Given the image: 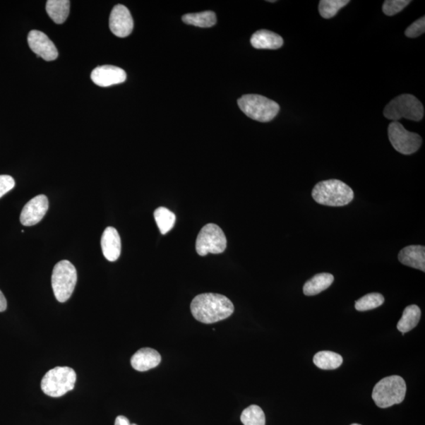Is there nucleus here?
I'll return each instance as SVG.
<instances>
[{
    "instance_id": "obj_1",
    "label": "nucleus",
    "mask_w": 425,
    "mask_h": 425,
    "mask_svg": "<svg viewBox=\"0 0 425 425\" xmlns=\"http://www.w3.org/2000/svg\"><path fill=\"white\" fill-rule=\"evenodd\" d=\"M193 317L204 324L216 323L228 318L234 312L231 300L220 294H198L191 304Z\"/></svg>"
},
{
    "instance_id": "obj_2",
    "label": "nucleus",
    "mask_w": 425,
    "mask_h": 425,
    "mask_svg": "<svg viewBox=\"0 0 425 425\" xmlns=\"http://www.w3.org/2000/svg\"><path fill=\"white\" fill-rule=\"evenodd\" d=\"M315 202L328 207H344L354 200L351 187L340 180H328L318 183L312 191Z\"/></svg>"
},
{
    "instance_id": "obj_3",
    "label": "nucleus",
    "mask_w": 425,
    "mask_h": 425,
    "mask_svg": "<svg viewBox=\"0 0 425 425\" xmlns=\"http://www.w3.org/2000/svg\"><path fill=\"white\" fill-rule=\"evenodd\" d=\"M406 393L407 385L402 377L390 376L376 383L372 397L377 407L385 409L402 402Z\"/></svg>"
},
{
    "instance_id": "obj_4",
    "label": "nucleus",
    "mask_w": 425,
    "mask_h": 425,
    "mask_svg": "<svg viewBox=\"0 0 425 425\" xmlns=\"http://www.w3.org/2000/svg\"><path fill=\"white\" fill-rule=\"evenodd\" d=\"M385 118L393 121L406 119L420 121L424 115V106L414 95L403 94L390 101L383 109Z\"/></svg>"
},
{
    "instance_id": "obj_5",
    "label": "nucleus",
    "mask_w": 425,
    "mask_h": 425,
    "mask_svg": "<svg viewBox=\"0 0 425 425\" xmlns=\"http://www.w3.org/2000/svg\"><path fill=\"white\" fill-rule=\"evenodd\" d=\"M76 381L77 374L73 369L58 366L44 375L40 387L45 395L59 397L72 390Z\"/></svg>"
},
{
    "instance_id": "obj_6",
    "label": "nucleus",
    "mask_w": 425,
    "mask_h": 425,
    "mask_svg": "<svg viewBox=\"0 0 425 425\" xmlns=\"http://www.w3.org/2000/svg\"><path fill=\"white\" fill-rule=\"evenodd\" d=\"M238 105L249 118L260 122H269L278 114L277 102L260 95H245L238 100Z\"/></svg>"
},
{
    "instance_id": "obj_7",
    "label": "nucleus",
    "mask_w": 425,
    "mask_h": 425,
    "mask_svg": "<svg viewBox=\"0 0 425 425\" xmlns=\"http://www.w3.org/2000/svg\"><path fill=\"white\" fill-rule=\"evenodd\" d=\"M77 281V270L71 262L64 260L54 267L52 277V289L54 297L60 303H65L71 297Z\"/></svg>"
},
{
    "instance_id": "obj_8",
    "label": "nucleus",
    "mask_w": 425,
    "mask_h": 425,
    "mask_svg": "<svg viewBox=\"0 0 425 425\" xmlns=\"http://www.w3.org/2000/svg\"><path fill=\"white\" fill-rule=\"evenodd\" d=\"M227 248V239L222 229L212 223L205 225L196 239V249L198 256L221 253Z\"/></svg>"
},
{
    "instance_id": "obj_9",
    "label": "nucleus",
    "mask_w": 425,
    "mask_h": 425,
    "mask_svg": "<svg viewBox=\"0 0 425 425\" xmlns=\"http://www.w3.org/2000/svg\"><path fill=\"white\" fill-rule=\"evenodd\" d=\"M388 137L393 148L402 155H412L422 145L420 135L407 131L401 123L393 121L388 126Z\"/></svg>"
},
{
    "instance_id": "obj_10",
    "label": "nucleus",
    "mask_w": 425,
    "mask_h": 425,
    "mask_svg": "<svg viewBox=\"0 0 425 425\" xmlns=\"http://www.w3.org/2000/svg\"><path fill=\"white\" fill-rule=\"evenodd\" d=\"M49 208V198L44 195H39L27 203L20 216V222L24 226L38 224Z\"/></svg>"
},
{
    "instance_id": "obj_11",
    "label": "nucleus",
    "mask_w": 425,
    "mask_h": 425,
    "mask_svg": "<svg viewBox=\"0 0 425 425\" xmlns=\"http://www.w3.org/2000/svg\"><path fill=\"white\" fill-rule=\"evenodd\" d=\"M133 19L126 6L118 4L113 8L109 16V29L116 37L124 38L133 30Z\"/></svg>"
},
{
    "instance_id": "obj_12",
    "label": "nucleus",
    "mask_w": 425,
    "mask_h": 425,
    "mask_svg": "<svg viewBox=\"0 0 425 425\" xmlns=\"http://www.w3.org/2000/svg\"><path fill=\"white\" fill-rule=\"evenodd\" d=\"M28 44L31 50L45 61L56 60L59 56L56 46L42 32L32 30L28 35Z\"/></svg>"
},
{
    "instance_id": "obj_13",
    "label": "nucleus",
    "mask_w": 425,
    "mask_h": 425,
    "mask_svg": "<svg viewBox=\"0 0 425 425\" xmlns=\"http://www.w3.org/2000/svg\"><path fill=\"white\" fill-rule=\"evenodd\" d=\"M91 78L98 86L109 87L125 82L126 73L118 66H102L94 68Z\"/></svg>"
},
{
    "instance_id": "obj_14",
    "label": "nucleus",
    "mask_w": 425,
    "mask_h": 425,
    "mask_svg": "<svg viewBox=\"0 0 425 425\" xmlns=\"http://www.w3.org/2000/svg\"><path fill=\"white\" fill-rule=\"evenodd\" d=\"M102 253L109 262L118 260L121 251V242L119 233L113 227H107L101 238Z\"/></svg>"
},
{
    "instance_id": "obj_15",
    "label": "nucleus",
    "mask_w": 425,
    "mask_h": 425,
    "mask_svg": "<svg viewBox=\"0 0 425 425\" xmlns=\"http://www.w3.org/2000/svg\"><path fill=\"white\" fill-rule=\"evenodd\" d=\"M162 358L159 352L152 348H142L136 352L132 359L131 365L136 371L145 372L160 364Z\"/></svg>"
},
{
    "instance_id": "obj_16",
    "label": "nucleus",
    "mask_w": 425,
    "mask_h": 425,
    "mask_svg": "<svg viewBox=\"0 0 425 425\" xmlns=\"http://www.w3.org/2000/svg\"><path fill=\"white\" fill-rule=\"evenodd\" d=\"M400 262L414 269L425 272V248L421 245H411L400 251Z\"/></svg>"
},
{
    "instance_id": "obj_17",
    "label": "nucleus",
    "mask_w": 425,
    "mask_h": 425,
    "mask_svg": "<svg viewBox=\"0 0 425 425\" xmlns=\"http://www.w3.org/2000/svg\"><path fill=\"white\" fill-rule=\"evenodd\" d=\"M251 43L256 49L276 50L283 46L284 40L275 32L262 30L253 34Z\"/></svg>"
},
{
    "instance_id": "obj_18",
    "label": "nucleus",
    "mask_w": 425,
    "mask_h": 425,
    "mask_svg": "<svg viewBox=\"0 0 425 425\" xmlns=\"http://www.w3.org/2000/svg\"><path fill=\"white\" fill-rule=\"evenodd\" d=\"M334 281V277L331 273H319L315 275L311 280L306 281L304 287V293L305 296H316L321 292H323L330 287Z\"/></svg>"
},
{
    "instance_id": "obj_19",
    "label": "nucleus",
    "mask_w": 425,
    "mask_h": 425,
    "mask_svg": "<svg viewBox=\"0 0 425 425\" xmlns=\"http://www.w3.org/2000/svg\"><path fill=\"white\" fill-rule=\"evenodd\" d=\"M71 1L68 0H49L46 4V11L50 18L56 24L66 22L70 13Z\"/></svg>"
},
{
    "instance_id": "obj_20",
    "label": "nucleus",
    "mask_w": 425,
    "mask_h": 425,
    "mask_svg": "<svg viewBox=\"0 0 425 425\" xmlns=\"http://www.w3.org/2000/svg\"><path fill=\"white\" fill-rule=\"evenodd\" d=\"M421 311L417 305H411L406 308L402 313V318L397 325L402 335L412 330L419 323Z\"/></svg>"
},
{
    "instance_id": "obj_21",
    "label": "nucleus",
    "mask_w": 425,
    "mask_h": 425,
    "mask_svg": "<svg viewBox=\"0 0 425 425\" xmlns=\"http://www.w3.org/2000/svg\"><path fill=\"white\" fill-rule=\"evenodd\" d=\"M182 20L185 24L201 27V28H210L217 23L215 13L210 11L188 13L182 17Z\"/></svg>"
},
{
    "instance_id": "obj_22",
    "label": "nucleus",
    "mask_w": 425,
    "mask_h": 425,
    "mask_svg": "<svg viewBox=\"0 0 425 425\" xmlns=\"http://www.w3.org/2000/svg\"><path fill=\"white\" fill-rule=\"evenodd\" d=\"M313 363L321 369H337L342 365V358L341 355L335 352H320L314 355Z\"/></svg>"
},
{
    "instance_id": "obj_23",
    "label": "nucleus",
    "mask_w": 425,
    "mask_h": 425,
    "mask_svg": "<svg viewBox=\"0 0 425 425\" xmlns=\"http://www.w3.org/2000/svg\"><path fill=\"white\" fill-rule=\"evenodd\" d=\"M155 222L162 235L167 234L174 228L176 216L166 208H159L154 212Z\"/></svg>"
},
{
    "instance_id": "obj_24",
    "label": "nucleus",
    "mask_w": 425,
    "mask_h": 425,
    "mask_svg": "<svg viewBox=\"0 0 425 425\" xmlns=\"http://www.w3.org/2000/svg\"><path fill=\"white\" fill-rule=\"evenodd\" d=\"M241 421L244 425H265V416L261 407L251 405L243 411Z\"/></svg>"
},
{
    "instance_id": "obj_25",
    "label": "nucleus",
    "mask_w": 425,
    "mask_h": 425,
    "mask_svg": "<svg viewBox=\"0 0 425 425\" xmlns=\"http://www.w3.org/2000/svg\"><path fill=\"white\" fill-rule=\"evenodd\" d=\"M385 303V297L380 293H370L355 303V309L359 311H367L376 309Z\"/></svg>"
},
{
    "instance_id": "obj_26",
    "label": "nucleus",
    "mask_w": 425,
    "mask_h": 425,
    "mask_svg": "<svg viewBox=\"0 0 425 425\" xmlns=\"http://www.w3.org/2000/svg\"><path fill=\"white\" fill-rule=\"evenodd\" d=\"M349 3L348 0H321L319 4L320 15L326 19L332 18Z\"/></svg>"
},
{
    "instance_id": "obj_27",
    "label": "nucleus",
    "mask_w": 425,
    "mask_h": 425,
    "mask_svg": "<svg viewBox=\"0 0 425 425\" xmlns=\"http://www.w3.org/2000/svg\"><path fill=\"white\" fill-rule=\"evenodd\" d=\"M411 3L409 0H386L383 4V12L388 16H393L401 12Z\"/></svg>"
},
{
    "instance_id": "obj_28",
    "label": "nucleus",
    "mask_w": 425,
    "mask_h": 425,
    "mask_svg": "<svg viewBox=\"0 0 425 425\" xmlns=\"http://www.w3.org/2000/svg\"><path fill=\"white\" fill-rule=\"evenodd\" d=\"M425 32V18L418 19L409 25L405 32V35L409 38H416L422 35Z\"/></svg>"
},
{
    "instance_id": "obj_29",
    "label": "nucleus",
    "mask_w": 425,
    "mask_h": 425,
    "mask_svg": "<svg viewBox=\"0 0 425 425\" xmlns=\"http://www.w3.org/2000/svg\"><path fill=\"white\" fill-rule=\"evenodd\" d=\"M16 186V181L9 175H0V198L9 193Z\"/></svg>"
},
{
    "instance_id": "obj_30",
    "label": "nucleus",
    "mask_w": 425,
    "mask_h": 425,
    "mask_svg": "<svg viewBox=\"0 0 425 425\" xmlns=\"http://www.w3.org/2000/svg\"><path fill=\"white\" fill-rule=\"evenodd\" d=\"M114 425H137L129 422L127 417L125 416H119L116 418Z\"/></svg>"
},
{
    "instance_id": "obj_31",
    "label": "nucleus",
    "mask_w": 425,
    "mask_h": 425,
    "mask_svg": "<svg viewBox=\"0 0 425 425\" xmlns=\"http://www.w3.org/2000/svg\"><path fill=\"white\" fill-rule=\"evenodd\" d=\"M6 307H8V303H6V299L4 297V294L1 291H0V312H4L6 310Z\"/></svg>"
},
{
    "instance_id": "obj_32",
    "label": "nucleus",
    "mask_w": 425,
    "mask_h": 425,
    "mask_svg": "<svg viewBox=\"0 0 425 425\" xmlns=\"http://www.w3.org/2000/svg\"><path fill=\"white\" fill-rule=\"evenodd\" d=\"M352 425H361V424H352Z\"/></svg>"
}]
</instances>
